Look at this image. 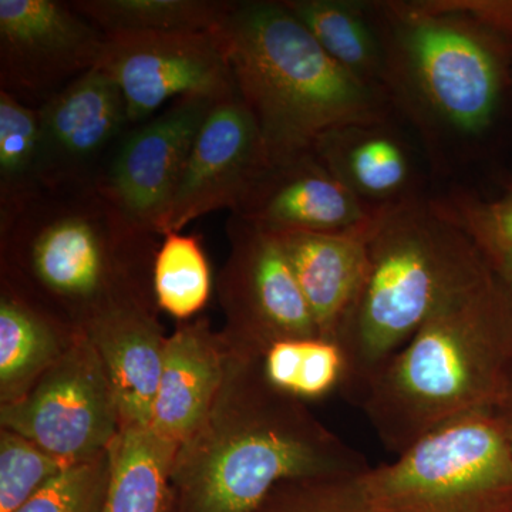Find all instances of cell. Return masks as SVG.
Segmentation results:
<instances>
[{
  "mask_svg": "<svg viewBox=\"0 0 512 512\" xmlns=\"http://www.w3.org/2000/svg\"><path fill=\"white\" fill-rule=\"evenodd\" d=\"M232 346L210 414L175 454L173 484L185 511L255 512L285 481L369 470L301 400L266 382L261 356Z\"/></svg>",
  "mask_w": 512,
  "mask_h": 512,
  "instance_id": "obj_1",
  "label": "cell"
},
{
  "mask_svg": "<svg viewBox=\"0 0 512 512\" xmlns=\"http://www.w3.org/2000/svg\"><path fill=\"white\" fill-rule=\"evenodd\" d=\"M512 380V291L497 272L444 305L356 403L399 456L448 421L493 412Z\"/></svg>",
  "mask_w": 512,
  "mask_h": 512,
  "instance_id": "obj_2",
  "label": "cell"
},
{
  "mask_svg": "<svg viewBox=\"0 0 512 512\" xmlns=\"http://www.w3.org/2000/svg\"><path fill=\"white\" fill-rule=\"evenodd\" d=\"M491 271L483 249L436 207H384L369 235L365 278L335 333L346 363L340 392L356 403L434 313Z\"/></svg>",
  "mask_w": 512,
  "mask_h": 512,
  "instance_id": "obj_3",
  "label": "cell"
},
{
  "mask_svg": "<svg viewBox=\"0 0 512 512\" xmlns=\"http://www.w3.org/2000/svg\"><path fill=\"white\" fill-rule=\"evenodd\" d=\"M0 234L9 264L76 328L116 306H153L148 269L158 235L134 224L97 178L42 188L0 221Z\"/></svg>",
  "mask_w": 512,
  "mask_h": 512,
  "instance_id": "obj_4",
  "label": "cell"
},
{
  "mask_svg": "<svg viewBox=\"0 0 512 512\" xmlns=\"http://www.w3.org/2000/svg\"><path fill=\"white\" fill-rule=\"evenodd\" d=\"M222 33L269 164L312 151L332 128L382 123L376 87L333 60L284 2H235Z\"/></svg>",
  "mask_w": 512,
  "mask_h": 512,
  "instance_id": "obj_5",
  "label": "cell"
},
{
  "mask_svg": "<svg viewBox=\"0 0 512 512\" xmlns=\"http://www.w3.org/2000/svg\"><path fill=\"white\" fill-rule=\"evenodd\" d=\"M363 481L379 512H512V450L493 412L448 421Z\"/></svg>",
  "mask_w": 512,
  "mask_h": 512,
  "instance_id": "obj_6",
  "label": "cell"
},
{
  "mask_svg": "<svg viewBox=\"0 0 512 512\" xmlns=\"http://www.w3.org/2000/svg\"><path fill=\"white\" fill-rule=\"evenodd\" d=\"M384 9L397 60L421 103L458 133H483L500 107L510 47L466 19L416 2L384 3Z\"/></svg>",
  "mask_w": 512,
  "mask_h": 512,
  "instance_id": "obj_7",
  "label": "cell"
},
{
  "mask_svg": "<svg viewBox=\"0 0 512 512\" xmlns=\"http://www.w3.org/2000/svg\"><path fill=\"white\" fill-rule=\"evenodd\" d=\"M2 429L15 431L66 463L109 450L120 413L99 353L82 329L25 396L2 404Z\"/></svg>",
  "mask_w": 512,
  "mask_h": 512,
  "instance_id": "obj_8",
  "label": "cell"
},
{
  "mask_svg": "<svg viewBox=\"0 0 512 512\" xmlns=\"http://www.w3.org/2000/svg\"><path fill=\"white\" fill-rule=\"evenodd\" d=\"M99 69L116 82L130 124H143L164 104L234 92L222 28L205 32L110 33Z\"/></svg>",
  "mask_w": 512,
  "mask_h": 512,
  "instance_id": "obj_9",
  "label": "cell"
},
{
  "mask_svg": "<svg viewBox=\"0 0 512 512\" xmlns=\"http://www.w3.org/2000/svg\"><path fill=\"white\" fill-rule=\"evenodd\" d=\"M228 237L231 252L220 276V299L229 342L261 356L279 340L320 336L275 235L232 214Z\"/></svg>",
  "mask_w": 512,
  "mask_h": 512,
  "instance_id": "obj_10",
  "label": "cell"
},
{
  "mask_svg": "<svg viewBox=\"0 0 512 512\" xmlns=\"http://www.w3.org/2000/svg\"><path fill=\"white\" fill-rule=\"evenodd\" d=\"M104 37L72 3L0 0V90L46 103L97 67Z\"/></svg>",
  "mask_w": 512,
  "mask_h": 512,
  "instance_id": "obj_11",
  "label": "cell"
},
{
  "mask_svg": "<svg viewBox=\"0 0 512 512\" xmlns=\"http://www.w3.org/2000/svg\"><path fill=\"white\" fill-rule=\"evenodd\" d=\"M268 165L254 116L235 87L215 100L202 121L180 183L157 222V235L181 232L222 208L234 211Z\"/></svg>",
  "mask_w": 512,
  "mask_h": 512,
  "instance_id": "obj_12",
  "label": "cell"
},
{
  "mask_svg": "<svg viewBox=\"0 0 512 512\" xmlns=\"http://www.w3.org/2000/svg\"><path fill=\"white\" fill-rule=\"evenodd\" d=\"M215 100L190 96L174 101L128 134L110 167L97 177L101 190L138 227L157 234V222L173 198Z\"/></svg>",
  "mask_w": 512,
  "mask_h": 512,
  "instance_id": "obj_13",
  "label": "cell"
},
{
  "mask_svg": "<svg viewBox=\"0 0 512 512\" xmlns=\"http://www.w3.org/2000/svg\"><path fill=\"white\" fill-rule=\"evenodd\" d=\"M383 208L360 200L312 150L269 164L232 214L269 234H359Z\"/></svg>",
  "mask_w": 512,
  "mask_h": 512,
  "instance_id": "obj_14",
  "label": "cell"
},
{
  "mask_svg": "<svg viewBox=\"0 0 512 512\" xmlns=\"http://www.w3.org/2000/svg\"><path fill=\"white\" fill-rule=\"evenodd\" d=\"M37 110L42 188L96 180L100 157L130 124L119 86L99 67L74 79Z\"/></svg>",
  "mask_w": 512,
  "mask_h": 512,
  "instance_id": "obj_15",
  "label": "cell"
},
{
  "mask_svg": "<svg viewBox=\"0 0 512 512\" xmlns=\"http://www.w3.org/2000/svg\"><path fill=\"white\" fill-rule=\"evenodd\" d=\"M234 346L205 320L181 326L165 340L163 370L150 427L177 444L190 439L220 393Z\"/></svg>",
  "mask_w": 512,
  "mask_h": 512,
  "instance_id": "obj_16",
  "label": "cell"
},
{
  "mask_svg": "<svg viewBox=\"0 0 512 512\" xmlns=\"http://www.w3.org/2000/svg\"><path fill=\"white\" fill-rule=\"evenodd\" d=\"M99 353L119 406L121 429L150 427L165 340L153 306L123 305L80 326Z\"/></svg>",
  "mask_w": 512,
  "mask_h": 512,
  "instance_id": "obj_17",
  "label": "cell"
},
{
  "mask_svg": "<svg viewBox=\"0 0 512 512\" xmlns=\"http://www.w3.org/2000/svg\"><path fill=\"white\" fill-rule=\"evenodd\" d=\"M372 229L359 234H274L322 338L335 340L340 320L355 301L366 274Z\"/></svg>",
  "mask_w": 512,
  "mask_h": 512,
  "instance_id": "obj_18",
  "label": "cell"
},
{
  "mask_svg": "<svg viewBox=\"0 0 512 512\" xmlns=\"http://www.w3.org/2000/svg\"><path fill=\"white\" fill-rule=\"evenodd\" d=\"M312 150L340 183L372 207L399 202L394 198L409 181L406 151L380 124L332 128Z\"/></svg>",
  "mask_w": 512,
  "mask_h": 512,
  "instance_id": "obj_19",
  "label": "cell"
},
{
  "mask_svg": "<svg viewBox=\"0 0 512 512\" xmlns=\"http://www.w3.org/2000/svg\"><path fill=\"white\" fill-rule=\"evenodd\" d=\"M109 450L110 480L101 512H165L177 444L151 427H124Z\"/></svg>",
  "mask_w": 512,
  "mask_h": 512,
  "instance_id": "obj_20",
  "label": "cell"
},
{
  "mask_svg": "<svg viewBox=\"0 0 512 512\" xmlns=\"http://www.w3.org/2000/svg\"><path fill=\"white\" fill-rule=\"evenodd\" d=\"M69 339H63L53 319L22 296L3 292L0 301V399L19 400L50 369Z\"/></svg>",
  "mask_w": 512,
  "mask_h": 512,
  "instance_id": "obj_21",
  "label": "cell"
},
{
  "mask_svg": "<svg viewBox=\"0 0 512 512\" xmlns=\"http://www.w3.org/2000/svg\"><path fill=\"white\" fill-rule=\"evenodd\" d=\"M333 60L375 87L389 73L382 40L367 18L365 3L349 0H285Z\"/></svg>",
  "mask_w": 512,
  "mask_h": 512,
  "instance_id": "obj_22",
  "label": "cell"
},
{
  "mask_svg": "<svg viewBox=\"0 0 512 512\" xmlns=\"http://www.w3.org/2000/svg\"><path fill=\"white\" fill-rule=\"evenodd\" d=\"M76 12L104 35L220 30L235 2L221 0H79Z\"/></svg>",
  "mask_w": 512,
  "mask_h": 512,
  "instance_id": "obj_23",
  "label": "cell"
},
{
  "mask_svg": "<svg viewBox=\"0 0 512 512\" xmlns=\"http://www.w3.org/2000/svg\"><path fill=\"white\" fill-rule=\"evenodd\" d=\"M261 370L271 386L305 403L340 390L346 363L336 340L316 336L272 343L261 355Z\"/></svg>",
  "mask_w": 512,
  "mask_h": 512,
  "instance_id": "obj_24",
  "label": "cell"
},
{
  "mask_svg": "<svg viewBox=\"0 0 512 512\" xmlns=\"http://www.w3.org/2000/svg\"><path fill=\"white\" fill-rule=\"evenodd\" d=\"M39 110L0 90V221L42 190Z\"/></svg>",
  "mask_w": 512,
  "mask_h": 512,
  "instance_id": "obj_25",
  "label": "cell"
},
{
  "mask_svg": "<svg viewBox=\"0 0 512 512\" xmlns=\"http://www.w3.org/2000/svg\"><path fill=\"white\" fill-rule=\"evenodd\" d=\"M151 289L158 308L175 319H190L205 308L211 298L212 276L198 235H164L154 256Z\"/></svg>",
  "mask_w": 512,
  "mask_h": 512,
  "instance_id": "obj_26",
  "label": "cell"
},
{
  "mask_svg": "<svg viewBox=\"0 0 512 512\" xmlns=\"http://www.w3.org/2000/svg\"><path fill=\"white\" fill-rule=\"evenodd\" d=\"M363 474L285 481L255 512H379Z\"/></svg>",
  "mask_w": 512,
  "mask_h": 512,
  "instance_id": "obj_27",
  "label": "cell"
},
{
  "mask_svg": "<svg viewBox=\"0 0 512 512\" xmlns=\"http://www.w3.org/2000/svg\"><path fill=\"white\" fill-rule=\"evenodd\" d=\"M74 464V463H73ZM70 464L15 431H0V512H15Z\"/></svg>",
  "mask_w": 512,
  "mask_h": 512,
  "instance_id": "obj_28",
  "label": "cell"
},
{
  "mask_svg": "<svg viewBox=\"0 0 512 512\" xmlns=\"http://www.w3.org/2000/svg\"><path fill=\"white\" fill-rule=\"evenodd\" d=\"M110 467V450L70 464L15 512H101Z\"/></svg>",
  "mask_w": 512,
  "mask_h": 512,
  "instance_id": "obj_29",
  "label": "cell"
},
{
  "mask_svg": "<svg viewBox=\"0 0 512 512\" xmlns=\"http://www.w3.org/2000/svg\"><path fill=\"white\" fill-rule=\"evenodd\" d=\"M436 208L463 228L484 254L512 249V190L491 202L456 200Z\"/></svg>",
  "mask_w": 512,
  "mask_h": 512,
  "instance_id": "obj_30",
  "label": "cell"
},
{
  "mask_svg": "<svg viewBox=\"0 0 512 512\" xmlns=\"http://www.w3.org/2000/svg\"><path fill=\"white\" fill-rule=\"evenodd\" d=\"M421 9L474 23L512 49V0H417Z\"/></svg>",
  "mask_w": 512,
  "mask_h": 512,
  "instance_id": "obj_31",
  "label": "cell"
},
{
  "mask_svg": "<svg viewBox=\"0 0 512 512\" xmlns=\"http://www.w3.org/2000/svg\"><path fill=\"white\" fill-rule=\"evenodd\" d=\"M493 413L497 420L500 421L512 450V380L503 399L494 407Z\"/></svg>",
  "mask_w": 512,
  "mask_h": 512,
  "instance_id": "obj_32",
  "label": "cell"
},
{
  "mask_svg": "<svg viewBox=\"0 0 512 512\" xmlns=\"http://www.w3.org/2000/svg\"><path fill=\"white\" fill-rule=\"evenodd\" d=\"M494 271L500 275L505 284L510 286L512 291V249H504V251H494L485 254Z\"/></svg>",
  "mask_w": 512,
  "mask_h": 512,
  "instance_id": "obj_33",
  "label": "cell"
}]
</instances>
